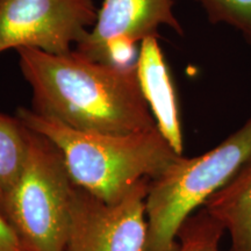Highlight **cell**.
Listing matches in <instances>:
<instances>
[{"instance_id":"10","label":"cell","mask_w":251,"mask_h":251,"mask_svg":"<svg viewBox=\"0 0 251 251\" xmlns=\"http://www.w3.org/2000/svg\"><path fill=\"white\" fill-rule=\"evenodd\" d=\"M28 155L27 127L18 117L0 112V200L23 174Z\"/></svg>"},{"instance_id":"6","label":"cell","mask_w":251,"mask_h":251,"mask_svg":"<svg viewBox=\"0 0 251 251\" xmlns=\"http://www.w3.org/2000/svg\"><path fill=\"white\" fill-rule=\"evenodd\" d=\"M93 0H0V54L35 48L67 54L97 23Z\"/></svg>"},{"instance_id":"8","label":"cell","mask_w":251,"mask_h":251,"mask_svg":"<svg viewBox=\"0 0 251 251\" xmlns=\"http://www.w3.org/2000/svg\"><path fill=\"white\" fill-rule=\"evenodd\" d=\"M157 39L148 37L141 42L135 61L137 79L157 128L175 151L183 155L184 137L177 93Z\"/></svg>"},{"instance_id":"12","label":"cell","mask_w":251,"mask_h":251,"mask_svg":"<svg viewBox=\"0 0 251 251\" xmlns=\"http://www.w3.org/2000/svg\"><path fill=\"white\" fill-rule=\"evenodd\" d=\"M213 25L231 27L251 47V0H194Z\"/></svg>"},{"instance_id":"2","label":"cell","mask_w":251,"mask_h":251,"mask_svg":"<svg viewBox=\"0 0 251 251\" xmlns=\"http://www.w3.org/2000/svg\"><path fill=\"white\" fill-rule=\"evenodd\" d=\"M17 117L61 151L72 183L106 202L120 200L142 179H155L180 156L158 128L109 134L72 128L33 109Z\"/></svg>"},{"instance_id":"9","label":"cell","mask_w":251,"mask_h":251,"mask_svg":"<svg viewBox=\"0 0 251 251\" xmlns=\"http://www.w3.org/2000/svg\"><path fill=\"white\" fill-rule=\"evenodd\" d=\"M203 207L229 235V251H251V157Z\"/></svg>"},{"instance_id":"5","label":"cell","mask_w":251,"mask_h":251,"mask_svg":"<svg viewBox=\"0 0 251 251\" xmlns=\"http://www.w3.org/2000/svg\"><path fill=\"white\" fill-rule=\"evenodd\" d=\"M150 180H140L115 202L74 184L65 251H146Z\"/></svg>"},{"instance_id":"3","label":"cell","mask_w":251,"mask_h":251,"mask_svg":"<svg viewBox=\"0 0 251 251\" xmlns=\"http://www.w3.org/2000/svg\"><path fill=\"white\" fill-rule=\"evenodd\" d=\"M251 157V117L219 146L196 157L178 156L150 180L146 199V251H176L184 221L205 205Z\"/></svg>"},{"instance_id":"7","label":"cell","mask_w":251,"mask_h":251,"mask_svg":"<svg viewBox=\"0 0 251 251\" xmlns=\"http://www.w3.org/2000/svg\"><path fill=\"white\" fill-rule=\"evenodd\" d=\"M174 7V0H103L96 25L75 49L97 62L134 64L135 45L158 37L161 27L184 35Z\"/></svg>"},{"instance_id":"1","label":"cell","mask_w":251,"mask_h":251,"mask_svg":"<svg viewBox=\"0 0 251 251\" xmlns=\"http://www.w3.org/2000/svg\"><path fill=\"white\" fill-rule=\"evenodd\" d=\"M19 65L33 93V111L79 130L129 134L157 128L135 63L93 61L76 49L49 54L19 48Z\"/></svg>"},{"instance_id":"11","label":"cell","mask_w":251,"mask_h":251,"mask_svg":"<svg viewBox=\"0 0 251 251\" xmlns=\"http://www.w3.org/2000/svg\"><path fill=\"white\" fill-rule=\"evenodd\" d=\"M225 228L206 208L194 212L185 220L178 231L176 251H220Z\"/></svg>"},{"instance_id":"13","label":"cell","mask_w":251,"mask_h":251,"mask_svg":"<svg viewBox=\"0 0 251 251\" xmlns=\"http://www.w3.org/2000/svg\"><path fill=\"white\" fill-rule=\"evenodd\" d=\"M0 251H25L20 240L0 213Z\"/></svg>"},{"instance_id":"4","label":"cell","mask_w":251,"mask_h":251,"mask_svg":"<svg viewBox=\"0 0 251 251\" xmlns=\"http://www.w3.org/2000/svg\"><path fill=\"white\" fill-rule=\"evenodd\" d=\"M27 134L26 164L0 213L25 251H65L74 183L57 147L28 127Z\"/></svg>"}]
</instances>
